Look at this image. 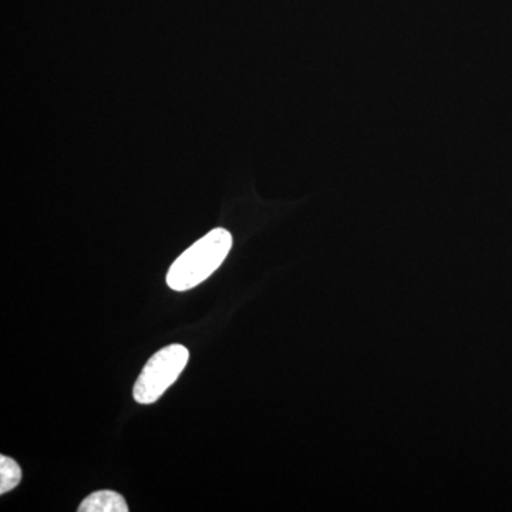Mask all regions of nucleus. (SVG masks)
Segmentation results:
<instances>
[{"mask_svg":"<svg viewBox=\"0 0 512 512\" xmlns=\"http://www.w3.org/2000/svg\"><path fill=\"white\" fill-rule=\"evenodd\" d=\"M190 352L183 345H170L151 356L134 384V400L140 404H153L175 382L187 366Z\"/></svg>","mask_w":512,"mask_h":512,"instance_id":"nucleus-2","label":"nucleus"},{"mask_svg":"<svg viewBox=\"0 0 512 512\" xmlns=\"http://www.w3.org/2000/svg\"><path fill=\"white\" fill-rule=\"evenodd\" d=\"M231 248L232 235L227 229H212L175 259L167 274V285L173 291H190L220 268Z\"/></svg>","mask_w":512,"mask_h":512,"instance_id":"nucleus-1","label":"nucleus"},{"mask_svg":"<svg viewBox=\"0 0 512 512\" xmlns=\"http://www.w3.org/2000/svg\"><path fill=\"white\" fill-rule=\"evenodd\" d=\"M79 512H128L126 500L116 491H97L84 498Z\"/></svg>","mask_w":512,"mask_h":512,"instance_id":"nucleus-3","label":"nucleus"},{"mask_svg":"<svg viewBox=\"0 0 512 512\" xmlns=\"http://www.w3.org/2000/svg\"><path fill=\"white\" fill-rule=\"evenodd\" d=\"M22 481V470L13 458L0 456V494L15 490Z\"/></svg>","mask_w":512,"mask_h":512,"instance_id":"nucleus-4","label":"nucleus"}]
</instances>
